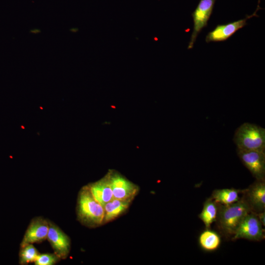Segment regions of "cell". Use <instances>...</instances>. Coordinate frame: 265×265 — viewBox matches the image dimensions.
<instances>
[{"mask_svg": "<svg viewBox=\"0 0 265 265\" xmlns=\"http://www.w3.org/2000/svg\"><path fill=\"white\" fill-rule=\"evenodd\" d=\"M215 1L216 0H200L195 9L192 12L193 26L188 44V50L193 48L199 34L207 26Z\"/></svg>", "mask_w": 265, "mask_h": 265, "instance_id": "5b68a950", "label": "cell"}, {"mask_svg": "<svg viewBox=\"0 0 265 265\" xmlns=\"http://www.w3.org/2000/svg\"><path fill=\"white\" fill-rule=\"evenodd\" d=\"M76 210L78 220L84 226L95 228L104 224V208L94 198L87 185L78 193Z\"/></svg>", "mask_w": 265, "mask_h": 265, "instance_id": "6da1fadb", "label": "cell"}, {"mask_svg": "<svg viewBox=\"0 0 265 265\" xmlns=\"http://www.w3.org/2000/svg\"><path fill=\"white\" fill-rule=\"evenodd\" d=\"M218 208L217 204L211 198L205 202L199 217L204 224L206 229H210L211 224L216 220Z\"/></svg>", "mask_w": 265, "mask_h": 265, "instance_id": "2e32d148", "label": "cell"}, {"mask_svg": "<svg viewBox=\"0 0 265 265\" xmlns=\"http://www.w3.org/2000/svg\"><path fill=\"white\" fill-rule=\"evenodd\" d=\"M243 198L251 212L257 213L265 211V182L256 180L246 190Z\"/></svg>", "mask_w": 265, "mask_h": 265, "instance_id": "8fae6325", "label": "cell"}, {"mask_svg": "<svg viewBox=\"0 0 265 265\" xmlns=\"http://www.w3.org/2000/svg\"><path fill=\"white\" fill-rule=\"evenodd\" d=\"M106 174L113 198L132 201L139 191L138 186L115 170H110Z\"/></svg>", "mask_w": 265, "mask_h": 265, "instance_id": "277c9868", "label": "cell"}, {"mask_svg": "<svg viewBox=\"0 0 265 265\" xmlns=\"http://www.w3.org/2000/svg\"><path fill=\"white\" fill-rule=\"evenodd\" d=\"M132 201L113 199L104 207V224L109 222L125 212L129 208Z\"/></svg>", "mask_w": 265, "mask_h": 265, "instance_id": "4fadbf2b", "label": "cell"}, {"mask_svg": "<svg viewBox=\"0 0 265 265\" xmlns=\"http://www.w3.org/2000/svg\"><path fill=\"white\" fill-rule=\"evenodd\" d=\"M198 241L200 247L204 250L212 252L219 247L221 239L215 232L208 229L200 235Z\"/></svg>", "mask_w": 265, "mask_h": 265, "instance_id": "9a60e30c", "label": "cell"}, {"mask_svg": "<svg viewBox=\"0 0 265 265\" xmlns=\"http://www.w3.org/2000/svg\"><path fill=\"white\" fill-rule=\"evenodd\" d=\"M261 0H258V3H259L260 2Z\"/></svg>", "mask_w": 265, "mask_h": 265, "instance_id": "44dd1931", "label": "cell"}, {"mask_svg": "<svg viewBox=\"0 0 265 265\" xmlns=\"http://www.w3.org/2000/svg\"><path fill=\"white\" fill-rule=\"evenodd\" d=\"M48 220L49 230L47 239L52 246L54 253L60 259H65L70 252V238L57 225Z\"/></svg>", "mask_w": 265, "mask_h": 265, "instance_id": "9c48e42d", "label": "cell"}, {"mask_svg": "<svg viewBox=\"0 0 265 265\" xmlns=\"http://www.w3.org/2000/svg\"><path fill=\"white\" fill-rule=\"evenodd\" d=\"M41 32V30L39 28L32 29L29 31V32L32 34H39Z\"/></svg>", "mask_w": 265, "mask_h": 265, "instance_id": "ffe728a7", "label": "cell"}, {"mask_svg": "<svg viewBox=\"0 0 265 265\" xmlns=\"http://www.w3.org/2000/svg\"><path fill=\"white\" fill-rule=\"evenodd\" d=\"M262 225H265V211L256 213Z\"/></svg>", "mask_w": 265, "mask_h": 265, "instance_id": "d6986e66", "label": "cell"}, {"mask_svg": "<svg viewBox=\"0 0 265 265\" xmlns=\"http://www.w3.org/2000/svg\"><path fill=\"white\" fill-rule=\"evenodd\" d=\"M250 212L244 198L229 205H220L216 219L219 229L226 236H233L241 221Z\"/></svg>", "mask_w": 265, "mask_h": 265, "instance_id": "7a4b0ae2", "label": "cell"}, {"mask_svg": "<svg viewBox=\"0 0 265 265\" xmlns=\"http://www.w3.org/2000/svg\"><path fill=\"white\" fill-rule=\"evenodd\" d=\"M239 190L233 188L214 190L211 198L217 204L229 205L239 200Z\"/></svg>", "mask_w": 265, "mask_h": 265, "instance_id": "5bb4252c", "label": "cell"}, {"mask_svg": "<svg viewBox=\"0 0 265 265\" xmlns=\"http://www.w3.org/2000/svg\"><path fill=\"white\" fill-rule=\"evenodd\" d=\"M54 253L39 254L34 262L35 265H53L60 260Z\"/></svg>", "mask_w": 265, "mask_h": 265, "instance_id": "ac0fdd59", "label": "cell"}, {"mask_svg": "<svg viewBox=\"0 0 265 265\" xmlns=\"http://www.w3.org/2000/svg\"><path fill=\"white\" fill-rule=\"evenodd\" d=\"M49 230V220L41 216L33 218L29 223L20 246L40 243L47 239Z\"/></svg>", "mask_w": 265, "mask_h": 265, "instance_id": "30bf717a", "label": "cell"}, {"mask_svg": "<svg viewBox=\"0 0 265 265\" xmlns=\"http://www.w3.org/2000/svg\"><path fill=\"white\" fill-rule=\"evenodd\" d=\"M260 7L259 3L255 11L250 15H247L244 18L230 22L226 24L218 25L206 36L207 43L224 41L229 39L238 30L244 27L247 25V21L253 17L258 16L257 12Z\"/></svg>", "mask_w": 265, "mask_h": 265, "instance_id": "52a82bcc", "label": "cell"}, {"mask_svg": "<svg viewBox=\"0 0 265 265\" xmlns=\"http://www.w3.org/2000/svg\"><path fill=\"white\" fill-rule=\"evenodd\" d=\"M243 164L257 180H265V151L237 150Z\"/></svg>", "mask_w": 265, "mask_h": 265, "instance_id": "ba28073f", "label": "cell"}, {"mask_svg": "<svg viewBox=\"0 0 265 265\" xmlns=\"http://www.w3.org/2000/svg\"><path fill=\"white\" fill-rule=\"evenodd\" d=\"M87 186L94 198L103 208L107 202L113 199L107 174L101 179Z\"/></svg>", "mask_w": 265, "mask_h": 265, "instance_id": "7c38bea8", "label": "cell"}, {"mask_svg": "<svg viewBox=\"0 0 265 265\" xmlns=\"http://www.w3.org/2000/svg\"><path fill=\"white\" fill-rule=\"evenodd\" d=\"M39 253L32 244L21 247L19 252V263L22 265H27L35 262Z\"/></svg>", "mask_w": 265, "mask_h": 265, "instance_id": "e0dca14e", "label": "cell"}, {"mask_svg": "<svg viewBox=\"0 0 265 265\" xmlns=\"http://www.w3.org/2000/svg\"><path fill=\"white\" fill-rule=\"evenodd\" d=\"M263 226L256 214L250 212L241 221L234 235L233 239H245L260 241L264 238Z\"/></svg>", "mask_w": 265, "mask_h": 265, "instance_id": "8992f818", "label": "cell"}, {"mask_svg": "<svg viewBox=\"0 0 265 265\" xmlns=\"http://www.w3.org/2000/svg\"><path fill=\"white\" fill-rule=\"evenodd\" d=\"M233 141L237 149L265 151V129L256 124L244 123L236 130Z\"/></svg>", "mask_w": 265, "mask_h": 265, "instance_id": "3957f363", "label": "cell"}]
</instances>
